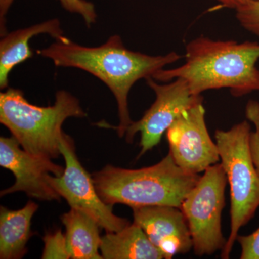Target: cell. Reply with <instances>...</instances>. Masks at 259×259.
<instances>
[{
	"label": "cell",
	"instance_id": "obj_20",
	"mask_svg": "<svg viewBox=\"0 0 259 259\" xmlns=\"http://www.w3.org/2000/svg\"><path fill=\"white\" fill-rule=\"evenodd\" d=\"M241 246V259H259V228L248 236H238Z\"/></svg>",
	"mask_w": 259,
	"mask_h": 259
},
{
	"label": "cell",
	"instance_id": "obj_19",
	"mask_svg": "<svg viewBox=\"0 0 259 259\" xmlns=\"http://www.w3.org/2000/svg\"><path fill=\"white\" fill-rule=\"evenodd\" d=\"M65 10L79 15L90 28L96 23L97 15L93 3L86 0H58Z\"/></svg>",
	"mask_w": 259,
	"mask_h": 259
},
{
	"label": "cell",
	"instance_id": "obj_7",
	"mask_svg": "<svg viewBox=\"0 0 259 259\" xmlns=\"http://www.w3.org/2000/svg\"><path fill=\"white\" fill-rule=\"evenodd\" d=\"M61 154L66 167L60 177L51 175L49 182L54 190L66 199L71 208L84 213L98 223L107 233L120 231L130 223L113 212V206L102 200L90 175L76 156L74 141L64 134L60 144Z\"/></svg>",
	"mask_w": 259,
	"mask_h": 259
},
{
	"label": "cell",
	"instance_id": "obj_9",
	"mask_svg": "<svg viewBox=\"0 0 259 259\" xmlns=\"http://www.w3.org/2000/svg\"><path fill=\"white\" fill-rule=\"evenodd\" d=\"M202 102L182 112L166 132L169 152L177 164L197 175L221 161L217 144L206 125Z\"/></svg>",
	"mask_w": 259,
	"mask_h": 259
},
{
	"label": "cell",
	"instance_id": "obj_3",
	"mask_svg": "<svg viewBox=\"0 0 259 259\" xmlns=\"http://www.w3.org/2000/svg\"><path fill=\"white\" fill-rule=\"evenodd\" d=\"M97 193L105 203L134 207L173 206L181 208L184 199L200 176L180 168L168 152L153 166L127 168L107 165L93 174Z\"/></svg>",
	"mask_w": 259,
	"mask_h": 259
},
{
	"label": "cell",
	"instance_id": "obj_11",
	"mask_svg": "<svg viewBox=\"0 0 259 259\" xmlns=\"http://www.w3.org/2000/svg\"><path fill=\"white\" fill-rule=\"evenodd\" d=\"M134 223L163 255L171 259L185 254L193 246L190 228L182 209L173 206L134 207Z\"/></svg>",
	"mask_w": 259,
	"mask_h": 259
},
{
	"label": "cell",
	"instance_id": "obj_1",
	"mask_svg": "<svg viewBox=\"0 0 259 259\" xmlns=\"http://www.w3.org/2000/svg\"><path fill=\"white\" fill-rule=\"evenodd\" d=\"M37 54L50 59L58 67L83 70L105 83L117 101L119 124L110 127L117 131L120 138L125 136L134 122L128 109V95L133 86L139 80L153 78L167 65L182 58L176 52L151 56L129 50L117 35L97 47L80 45L64 35L49 47L37 51Z\"/></svg>",
	"mask_w": 259,
	"mask_h": 259
},
{
	"label": "cell",
	"instance_id": "obj_17",
	"mask_svg": "<svg viewBox=\"0 0 259 259\" xmlns=\"http://www.w3.org/2000/svg\"><path fill=\"white\" fill-rule=\"evenodd\" d=\"M44 243L42 258H71L66 236L61 230L54 233H47L42 238Z\"/></svg>",
	"mask_w": 259,
	"mask_h": 259
},
{
	"label": "cell",
	"instance_id": "obj_13",
	"mask_svg": "<svg viewBox=\"0 0 259 259\" xmlns=\"http://www.w3.org/2000/svg\"><path fill=\"white\" fill-rule=\"evenodd\" d=\"M38 209L35 202L29 201L25 207L12 210L0 207V258L20 259L28 252L27 244L32 233L31 221Z\"/></svg>",
	"mask_w": 259,
	"mask_h": 259
},
{
	"label": "cell",
	"instance_id": "obj_10",
	"mask_svg": "<svg viewBox=\"0 0 259 259\" xmlns=\"http://www.w3.org/2000/svg\"><path fill=\"white\" fill-rule=\"evenodd\" d=\"M0 166L13 172L15 180L14 185L2 191L1 197L21 192L41 201L61 198L49 184V177L61 176L64 167L51 159L30 154L13 136L0 138Z\"/></svg>",
	"mask_w": 259,
	"mask_h": 259
},
{
	"label": "cell",
	"instance_id": "obj_8",
	"mask_svg": "<svg viewBox=\"0 0 259 259\" xmlns=\"http://www.w3.org/2000/svg\"><path fill=\"white\" fill-rule=\"evenodd\" d=\"M146 80L156 94V100L139 120L129 126L125 136L126 141L132 144L135 135L141 134L138 158L159 144L162 136L182 112L203 102L201 95H192L188 83L182 78L165 84L157 83L153 78Z\"/></svg>",
	"mask_w": 259,
	"mask_h": 259
},
{
	"label": "cell",
	"instance_id": "obj_14",
	"mask_svg": "<svg viewBox=\"0 0 259 259\" xmlns=\"http://www.w3.org/2000/svg\"><path fill=\"white\" fill-rule=\"evenodd\" d=\"M100 252L105 259H162L163 255L135 223L102 237Z\"/></svg>",
	"mask_w": 259,
	"mask_h": 259
},
{
	"label": "cell",
	"instance_id": "obj_18",
	"mask_svg": "<svg viewBox=\"0 0 259 259\" xmlns=\"http://www.w3.org/2000/svg\"><path fill=\"white\" fill-rule=\"evenodd\" d=\"M245 115L255 126L250 134V150L257 171L259 173V102L250 100L245 107Z\"/></svg>",
	"mask_w": 259,
	"mask_h": 259
},
{
	"label": "cell",
	"instance_id": "obj_5",
	"mask_svg": "<svg viewBox=\"0 0 259 259\" xmlns=\"http://www.w3.org/2000/svg\"><path fill=\"white\" fill-rule=\"evenodd\" d=\"M251 129L247 121L228 131L217 129L214 138L231 193V233L221 257L228 259L240 230L259 207V173L250 150Z\"/></svg>",
	"mask_w": 259,
	"mask_h": 259
},
{
	"label": "cell",
	"instance_id": "obj_15",
	"mask_svg": "<svg viewBox=\"0 0 259 259\" xmlns=\"http://www.w3.org/2000/svg\"><path fill=\"white\" fill-rule=\"evenodd\" d=\"M66 228V242L71 258L102 259L100 253V226L84 213L71 208L61 217Z\"/></svg>",
	"mask_w": 259,
	"mask_h": 259
},
{
	"label": "cell",
	"instance_id": "obj_22",
	"mask_svg": "<svg viewBox=\"0 0 259 259\" xmlns=\"http://www.w3.org/2000/svg\"><path fill=\"white\" fill-rule=\"evenodd\" d=\"M215 1H218L223 8L236 9L237 7L243 4L245 0H215Z\"/></svg>",
	"mask_w": 259,
	"mask_h": 259
},
{
	"label": "cell",
	"instance_id": "obj_12",
	"mask_svg": "<svg viewBox=\"0 0 259 259\" xmlns=\"http://www.w3.org/2000/svg\"><path fill=\"white\" fill-rule=\"evenodd\" d=\"M47 34L53 38L64 36L59 19L46 20L31 26L5 34L0 41V89L7 90L9 86L10 73L15 66L33 56L29 42L32 37Z\"/></svg>",
	"mask_w": 259,
	"mask_h": 259
},
{
	"label": "cell",
	"instance_id": "obj_16",
	"mask_svg": "<svg viewBox=\"0 0 259 259\" xmlns=\"http://www.w3.org/2000/svg\"><path fill=\"white\" fill-rule=\"evenodd\" d=\"M235 10L240 25L259 38V0H245Z\"/></svg>",
	"mask_w": 259,
	"mask_h": 259
},
{
	"label": "cell",
	"instance_id": "obj_21",
	"mask_svg": "<svg viewBox=\"0 0 259 259\" xmlns=\"http://www.w3.org/2000/svg\"><path fill=\"white\" fill-rule=\"evenodd\" d=\"M14 0H0V33L1 37L8 33L6 30V15Z\"/></svg>",
	"mask_w": 259,
	"mask_h": 259
},
{
	"label": "cell",
	"instance_id": "obj_6",
	"mask_svg": "<svg viewBox=\"0 0 259 259\" xmlns=\"http://www.w3.org/2000/svg\"><path fill=\"white\" fill-rule=\"evenodd\" d=\"M228 180L221 163L207 168L181 206L197 256L210 255L224 249L227 240L222 231Z\"/></svg>",
	"mask_w": 259,
	"mask_h": 259
},
{
	"label": "cell",
	"instance_id": "obj_4",
	"mask_svg": "<svg viewBox=\"0 0 259 259\" xmlns=\"http://www.w3.org/2000/svg\"><path fill=\"white\" fill-rule=\"evenodd\" d=\"M87 116L79 100L66 90L58 91L54 105L47 107L30 103L18 89L0 93V122L25 151L37 157H59L65 120Z\"/></svg>",
	"mask_w": 259,
	"mask_h": 259
},
{
	"label": "cell",
	"instance_id": "obj_2",
	"mask_svg": "<svg viewBox=\"0 0 259 259\" xmlns=\"http://www.w3.org/2000/svg\"><path fill=\"white\" fill-rule=\"evenodd\" d=\"M185 59L182 66L160 70L153 79L168 82L182 78L194 95L224 88L236 97L259 91L258 42L215 40L201 35L186 46Z\"/></svg>",
	"mask_w": 259,
	"mask_h": 259
}]
</instances>
